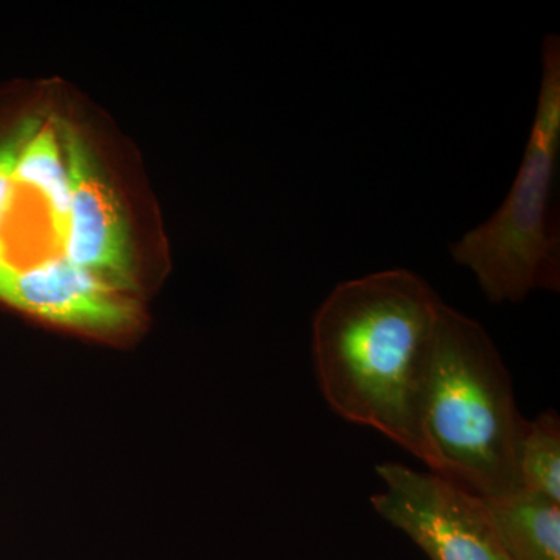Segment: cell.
Here are the masks:
<instances>
[{"label":"cell","mask_w":560,"mask_h":560,"mask_svg":"<svg viewBox=\"0 0 560 560\" xmlns=\"http://www.w3.org/2000/svg\"><path fill=\"white\" fill-rule=\"evenodd\" d=\"M442 305L425 280L396 268L335 287L313 319L316 377L331 410L418 459Z\"/></svg>","instance_id":"obj_1"},{"label":"cell","mask_w":560,"mask_h":560,"mask_svg":"<svg viewBox=\"0 0 560 560\" xmlns=\"http://www.w3.org/2000/svg\"><path fill=\"white\" fill-rule=\"evenodd\" d=\"M525 419L510 372L477 320L442 305L420 412V460L481 499L518 488Z\"/></svg>","instance_id":"obj_2"},{"label":"cell","mask_w":560,"mask_h":560,"mask_svg":"<svg viewBox=\"0 0 560 560\" xmlns=\"http://www.w3.org/2000/svg\"><path fill=\"white\" fill-rule=\"evenodd\" d=\"M559 147L560 39L548 35L536 117L510 194L490 219L451 246L453 259L474 272L490 302L559 290V228L551 205Z\"/></svg>","instance_id":"obj_3"},{"label":"cell","mask_w":560,"mask_h":560,"mask_svg":"<svg viewBox=\"0 0 560 560\" xmlns=\"http://www.w3.org/2000/svg\"><path fill=\"white\" fill-rule=\"evenodd\" d=\"M377 474L385 490L372 495V508L431 560H510L481 497L399 463L382 464Z\"/></svg>","instance_id":"obj_4"},{"label":"cell","mask_w":560,"mask_h":560,"mask_svg":"<svg viewBox=\"0 0 560 560\" xmlns=\"http://www.w3.org/2000/svg\"><path fill=\"white\" fill-rule=\"evenodd\" d=\"M61 147L69 173V213L61 254L110 289L138 287L130 223L119 195L80 131L62 124Z\"/></svg>","instance_id":"obj_5"},{"label":"cell","mask_w":560,"mask_h":560,"mask_svg":"<svg viewBox=\"0 0 560 560\" xmlns=\"http://www.w3.org/2000/svg\"><path fill=\"white\" fill-rule=\"evenodd\" d=\"M0 302L36 318L97 334L130 329L138 307L127 293L110 289L60 256L32 265L0 249Z\"/></svg>","instance_id":"obj_6"},{"label":"cell","mask_w":560,"mask_h":560,"mask_svg":"<svg viewBox=\"0 0 560 560\" xmlns=\"http://www.w3.org/2000/svg\"><path fill=\"white\" fill-rule=\"evenodd\" d=\"M510 560H560V503L515 488L485 499Z\"/></svg>","instance_id":"obj_7"},{"label":"cell","mask_w":560,"mask_h":560,"mask_svg":"<svg viewBox=\"0 0 560 560\" xmlns=\"http://www.w3.org/2000/svg\"><path fill=\"white\" fill-rule=\"evenodd\" d=\"M16 186L31 187L47 202L51 231L62 246L68 228L69 173L61 140L50 125L43 124L22 150L16 167Z\"/></svg>","instance_id":"obj_8"},{"label":"cell","mask_w":560,"mask_h":560,"mask_svg":"<svg viewBox=\"0 0 560 560\" xmlns=\"http://www.w3.org/2000/svg\"><path fill=\"white\" fill-rule=\"evenodd\" d=\"M518 488L560 503V420L547 411L525 420L517 451Z\"/></svg>","instance_id":"obj_9"},{"label":"cell","mask_w":560,"mask_h":560,"mask_svg":"<svg viewBox=\"0 0 560 560\" xmlns=\"http://www.w3.org/2000/svg\"><path fill=\"white\" fill-rule=\"evenodd\" d=\"M43 124L40 117H24L0 138V224L9 212L14 189L18 187L16 167L22 150Z\"/></svg>","instance_id":"obj_10"}]
</instances>
